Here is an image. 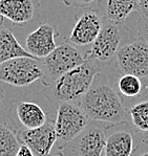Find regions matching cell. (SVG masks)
<instances>
[{
    "label": "cell",
    "instance_id": "6da1fadb",
    "mask_svg": "<svg viewBox=\"0 0 148 156\" xmlns=\"http://www.w3.org/2000/svg\"><path fill=\"white\" fill-rule=\"evenodd\" d=\"M77 104L92 122L114 125L127 121L124 100L103 70Z\"/></svg>",
    "mask_w": 148,
    "mask_h": 156
},
{
    "label": "cell",
    "instance_id": "7a4b0ae2",
    "mask_svg": "<svg viewBox=\"0 0 148 156\" xmlns=\"http://www.w3.org/2000/svg\"><path fill=\"white\" fill-rule=\"evenodd\" d=\"M102 70V66L95 61L85 60L81 65L64 73L51 85L46 86L43 94L55 105L60 103H78L89 89L95 76Z\"/></svg>",
    "mask_w": 148,
    "mask_h": 156
},
{
    "label": "cell",
    "instance_id": "3957f363",
    "mask_svg": "<svg viewBox=\"0 0 148 156\" xmlns=\"http://www.w3.org/2000/svg\"><path fill=\"white\" fill-rule=\"evenodd\" d=\"M135 38L137 35L124 23H114L104 19L103 26L84 59L95 61L104 69L114 62L118 50Z\"/></svg>",
    "mask_w": 148,
    "mask_h": 156
},
{
    "label": "cell",
    "instance_id": "277c9868",
    "mask_svg": "<svg viewBox=\"0 0 148 156\" xmlns=\"http://www.w3.org/2000/svg\"><path fill=\"white\" fill-rule=\"evenodd\" d=\"M84 61V57L77 46L70 42L61 43L49 56L41 60L42 84L45 87L51 85L57 79L81 65Z\"/></svg>",
    "mask_w": 148,
    "mask_h": 156
},
{
    "label": "cell",
    "instance_id": "5b68a950",
    "mask_svg": "<svg viewBox=\"0 0 148 156\" xmlns=\"http://www.w3.org/2000/svg\"><path fill=\"white\" fill-rule=\"evenodd\" d=\"M121 74H132L148 85V44L139 38L124 44L114 57Z\"/></svg>",
    "mask_w": 148,
    "mask_h": 156
},
{
    "label": "cell",
    "instance_id": "8992f818",
    "mask_svg": "<svg viewBox=\"0 0 148 156\" xmlns=\"http://www.w3.org/2000/svg\"><path fill=\"white\" fill-rule=\"evenodd\" d=\"M89 119L77 103H60L57 107L54 121L57 141L63 147L76 138L87 125Z\"/></svg>",
    "mask_w": 148,
    "mask_h": 156
},
{
    "label": "cell",
    "instance_id": "52a82bcc",
    "mask_svg": "<svg viewBox=\"0 0 148 156\" xmlns=\"http://www.w3.org/2000/svg\"><path fill=\"white\" fill-rule=\"evenodd\" d=\"M42 78L41 60L16 58L0 64V82L15 87H26Z\"/></svg>",
    "mask_w": 148,
    "mask_h": 156
},
{
    "label": "cell",
    "instance_id": "ba28073f",
    "mask_svg": "<svg viewBox=\"0 0 148 156\" xmlns=\"http://www.w3.org/2000/svg\"><path fill=\"white\" fill-rule=\"evenodd\" d=\"M97 122H89L76 138L59 148L63 156H104L105 127Z\"/></svg>",
    "mask_w": 148,
    "mask_h": 156
},
{
    "label": "cell",
    "instance_id": "9c48e42d",
    "mask_svg": "<svg viewBox=\"0 0 148 156\" xmlns=\"http://www.w3.org/2000/svg\"><path fill=\"white\" fill-rule=\"evenodd\" d=\"M103 23L104 17L98 9H81V11L76 14L68 42L75 46L92 45L99 35Z\"/></svg>",
    "mask_w": 148,
    "mask_h": 156
},
{
    "label": "cell",
    "instance_id": "30bf717a",
    "mask_svg": "<svg viewBox=\"0 0 148 156\" xmlns=\"http://www.w3.org/2000/svg\"><path fill=\"white\" fill-rule=\"evenodd\" d=\"M9 119L14 131L31 130L42 127L49 121L43 108L33 101L17 100L9 105Z\"/></svg>",
    "mask_w": 148,
    "mask_h": 156
},
{
    "label": "cell",
    "instance_id": "8fae6325",
    "mask_svg": "<svg viewBox=\"0 0 148 156\" xmlns=\"http://www.w3.org/2000/svg\"><path fill=\"white\" fill-rule=\"evenodd\" d=\"M21 145L26 146L35 156H49L57 143L54 121H47L42 127L31 130L15 131Z\"/></svg>",
    "mask_w": 148,
    "mask_h": 156
},
{
    "label": "cell",
    "instance_id": "7c38bea8",
    "mask_svg": "<svg viewBox=\"0 0 148 156\" xmlns=\"http://www.w3.org/2000/svg\"><path fill=\"white\" fill-rule=\"evenodd\" d=\"M133 151V130L127 121L105 127L104 156H131Z\"/></svg>",
    "mask_w": 148,
    "mask_h": 156
},
{
    "label": "cell",
    "instance_id": "4fadbf2b",
    "mask_svg": "<svg viewBox=\"0 0 148 156\" xmlns=\"http://www.w3.org/2000/svg\"><path fill=\"white\" fill-rule=\"evenodd\" d=\"M0 16L17 25L33 22L40 17L38 0H0Z\"/></svg>",
    "mask_w": 148,
    "mask_h": 156
},
{
    "label": "cell",
    "instance_id": "5bb4252c",
    "mask_svg": "<svg viewBox=\"0 0 148 156\" xmlns=\"http://www.w3.org/2000/svg\"><path fill=\"white\" fill-rule=\"evenodd\" d=\"M58 33L51 23H42L25 39V49L31 56L42 60L56 48Z\"/></svg>",
    "mask_w": 148,
    "mask_h": 156
},
{
    "label": "cell",
    "instance_id": "9a60e30c",
    "mask_svg": "<svg viewBox=\"0 0 148 156\" xmlns=\"http://www.w3.org/2000/svg\"><path fill=\"white\" fill-rule=\"evenodd\" d=\"M127 122L133 131L148 133V85L138 98L125 103Z\"/></svg>",
    "mask_w": 148,
    "mask_h": 156
},
{
    "label": "cell",
    "instance_id": "2e32d148",
    "mask_svg": "<svg viewBox=\"0 0 148 156\" xmlns=\"http://www.w3.org/2000/svg\"><path fill=\"white\" fill-rule=\"evenodd\" d=\"M139 0H98V9L104 19L114 23H125L131 13L137 11Z\"/></svg>",
    "mask_w": 148,
    "mask_h": 156
},
{
    "label": "cell",
    "instance_id": "e0dca14e",
    "mask_svg": "<svg viewBox=\"0 0 148 156\" xmlns=\"http://www.w3.org/2000/svg\"><path fill=\"white\" fill-rule=\"evenodd\" d=\"M34 58L19 43L9 28L0 27V64L16 58Z\"/></svg>",
    "mask_w": 148,
    "mask_h": 156
},
{
    "label": "cell",
    "instance_id": "ac0fdd59",
    "mask_svg": "<svg viewBox=\"0 0 148 156\" xmlns=\"http://www.w3.org/2000/svg\"><path fill=\"white\" fill-rule=\"evenodd\" d=\"M144 88V82L132 74H121L116 85L117 91L124 101H130L138 98L143 92Z\"/></svg>",
    "mask_w": 148,
    "mask_h": 156
},
{
    "label": "cell",
    "instance_id": "d6986e66",
    "mask_svg": "<svg viewBox=\"0 0 148 156\" xmlns=\"http://www.w3.org/2000/svg\"><path fill=\"white\" fill-rule=\"evenodd\" d=\"M21 144L8 124L0 123V156H16Z\"/></svg>",
    "mask_w": 148,
    "mask_h": 156
},
{
    "label": "cell",
    "instance_id": "ffe728a7",
    "mask_svg": "<svg viewBox=\"0 0 148 156\" xmlns=\"http://www.w3.org/2000/svg\"><path fill=\"white\" fill-rule=\"evenodd\" d=\"M137 28V38H139V39L148 44V18H144V17L140 16V18L138 19Z\"/></svg>",
    "mask_w": 148,
    "mask_h": 156
},
{
    "label": "cell",
    "instance_id": "44dd1931",
    "mask_svg": "<svg viewBox=\"0 0 148 156\" xmlns=\"http://www.w3.org/2000/svg\"><path fill=\"white\" fill-rule=\"evenodd\" d=\"M97 0H60L61 3L68 8H78V9H85L88 8L92 3H94Z\"/></svg>",
    "mask_w": 148,
    "mask_h": 156
},
{
    "label": "cell",
    "instance_id": "7402d4cb",
    "mask_svg": "<svg viewBox=\"0 0 148 156\" xmlns=\"http://www.w3.org/2000/svg\"><path fill=\"white\" fill-rule=\"evenodd\" d=\"M138 12L144 18H148V0H139Z\"/></svg>",
    "mask_w": 148,
    "mask_h": 156
},
{
    "label": "cell",
    "instance_id": "603a6c76",
    "mask_svg": "<svg viewBox=\"0 0 148 156\" xmlns=\"http://www.w3.org/2000/svg\"><path fill=\"white\" fill-rule=\"evenodd\" d=\"M16 156H35L34 154L32 153V151L30 150L26 146L24 145H21L20 148H19L17 154H16Z\"/></svg>",
    "mask_w": 148,
    "mask_h": 156
},
{
    "label": "cell",
    "instance_id": "cb8c5ba5",
    "mask_svg": "<svg viewBox=\"0 0 148 156\" xmlns=\"http://www.w3.org/2000/svg\"><path fill=\"white\" fill-rule=\"evenodd\" d=\"M131 156H148V149H143L142 145L138 146V148L135 149Z\"/></svg>",
    "mask_w": 148,
    "mask_h": 156
},
{
    "label": "cell",
    "instance_id": "d4e9b609",
    "mask_svg": "<svg viewBox=\"0 0 148 156\" xmlns=\"http://www.w3.org/2000/svg\"><path fill=\"white\" fill-rule=\"evenodd\" d=\"M49 156H63V154H62V152H61L60 149L58 148V151H55V152H52Z\"/></svg>",
    "mask_w": 148,
    "mask_h": 156
},
{
    "label": "cell",
    "instance_id": "484cf974",
    "mask_svg": "<svg viewBox=\"0 0 148 156\" xmlns=\"http://www.w3.org/2000/svg\"><path fill=\"white\" fill-rule=\"evenodd\" d=\"M1 101H2V90L0 89V106H1Z\"/></svg>",
    "mask_w": 148,
    "mask_h": 156
},
{
    "label": "cell",
    "instance_id": "4316f807",
    "mask_svg": "<svg viewBox=\"0 0 148 156\" xmlns=\"http://www.w3.org/2000/svg\"><path fill=\"white\" fill-rule=\"evenodd\" d=\"M2 23H3V18H2V17L0 16V27L2 26Z\"/></svg>",
    "mask_w": 148,
    "mask_h": 156
}]
</instances>
